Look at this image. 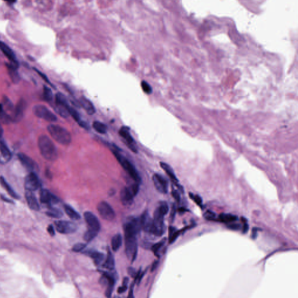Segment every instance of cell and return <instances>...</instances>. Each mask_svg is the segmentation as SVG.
Returning a JSON list of instances; mask_svg holds the SVG:
<instances>
[{"instance_id": "cell-1", "label": "cell", "mask_w": 298, "mask_h": 298, "mask_svg": "<svg viewBox=\"0 0 298 298\" xmlns=\"http://www.w3.org/2000/svg\"><path fill=\"white\" fill-rule=\"evenodd\" d=\"M169 206L166 202H161L155 210L153 218V230L151 234L156 236H161L165 231L164 216L168 214Z\"/></svg>"}, {"instance_id": "cell-2", "label": "cell", "mask_w": 298, "mask_h": 298, "mask_svg": "<svg viewBox=\"0 0 298 298\" xmlns=\"http://www.w3.org/2000/svg\"><path fill=\"white\" fill-rule=\"evenodd\" d=\"M39 150L44 159L50 161H55L58 157L57 150L52 140L48 136L42 135L38 140Z\"/></svg>"}, {"instance_id": "cell-3", "label": "cell", "mask_w": 298, "mask_h": 298, "mask_svg": "<svg viewBox=\"0 0 298 298\" xmlns=\"http://www.w3.org/2000/svg\"><path fill=\"white\" fill-rule=\"evenodd\" d=\"M111 151L116 157L118 163L120 164L122 167L125 169V171L129 174L130 177L134 180L135 182L140 183L141 182L140 177L133 164L125 156L121 153L118 149H117L116 147H114V146H113V148L111 149Z\"/></svg>"}, {"instance_id": "cell-4", "label": "cell", "mask_w": 298, "mask_h": 298, "mask_svg": "<svg viewBox=\"0 0 298 298\" xmlns=\"http://www.w3.org/2000/svg\"><path fill=\"white\" fill-rule=\"evenodd\" d=\"M48 132L54 139L62 145H68L72 141V137L69 131L59 125H48Z\"/></svg>"}, {"instance_id": "cell-5", "label": "cell", "mask_w": 298, "mask_h": 298, "mask_svg": "<svg viewBox=\"0 0 298 298\" xmlns=\"http://www.w3.org/2000/svg\"><path fill=\"white\" fill-rule=\"evenodd\" d=\"M125 233V253L128 258L132 262L135 260L138 253V243L136 239V235Z\"/></svg>"}, {"instance_id": "cell-6", "label": "cell", "mask_w": 298, "mask_h": 298, "mask_svg": "<svg viewBox=\"0 0 298 298\" xmlns=\"http://www.w3.org/2000/svg\"><path fill=\"white\" fill-rule=\"evenodd\" d=\"M34 114L37 117L48 122H55L57 120L56 116L44 105H36L34 107Z\"/></svg>"}, {"instance_id": "cell-7", "label": "cell", "mask_w": 298, "mask_h": 298, "mask_svg": "<svg viewBox=\"0 0 298 298\" xmlns=\"http://www.w3.org/2000/svg\"><path fill=\"white\" fill-rule=\"evenodd\" d=\"M97 210L101 218L107 221H112L116 217V213L114 209L107 202H100L97 204Z\"/></svg>"}, {"instance_id": "cell-8", "label": "cell", "mask_w": 298, "mask_h": 298, "mask_svg": "<svg viewBox=\"0 0 298 298\" xmlns=\"http://www.w3.org/2000/svg\"><path fill=\"white\" fill-rule=\"evenodd\" d=\"M119 134L124 139V143L128 147H129L132 152L135 153H138V146L130 133L129 128L127 126H122L119 130Z\"/></svg>"}, {"instance_id": "cell-9", "label": "cell", "mask_w": 298, "mask_h": 298, "mask_svg": "<svg viewBox=\"0 0 298 298\" xmlns=\"http://www.w3.org/2000/svg\"><path fill=\"white\" fill-rule=\"evenodd\" d=\"M56 230L62 234H69L76 232L77 229V225L73 222L68 221H57L54 223Z\"/></svg>"}, {"instance_id": "cell-10", "label": "cell", "mask_w": 298, "mask_h": 298, "mask_svg": "<svg viewBox=\"0 0 298 298\" xmlns=\"http://www.w3.org/2000/svg\"><path fill=\"white\" fill-rule=\"evenodd\" d=\"M41 186V183L37 175L34 172H30L24 181V187L28 191L33 192Z\"/></svg>"}, {"instance_id": "cell-11", "label": "cell", "mask_w": 298, "mask_h": 298, "mask_svg": "<svg viewBox=\"0 0 298 298\" xmlns=\"http://www.w3.org/2000/svg\"><path fill=\"white\" fill-rule=\"evenodd\" d=\"M84 219L88 226V230L95 231L99 233L100 230V223L99 219L93 213L86 212L84 213Z\"/></svg>"}, {"instance_id": "cell-12", "label": "cell", "mask_w": 298, "mask_h": 298, "mask_svg": "<svg viewBox=\"0 0 298 298\" xmlns=\"http://www.w3.org/2000/svg\"><path fill=\"white\" fill-rule=\"evenodd\" d=\"M154 186L159 192L166 194L168 192L169 183L166 178L159 173H155L153 176Z\"/></svg>"}, {"instance_id": "cell-13", "label": "cell", "mask_w": 298, "mask_h": 298, "mask_svg": "<svg viewBox=\"0 0 298 298\" xmlns=\"http://www.w3.org/2000/svg\"><path fill=\"white\" fill-rule=\"evenodd\" d=\"M40 200L42 203L46 204L50 207H52L53 205L57 204L59 201L58 197L47 189H42L40 193Z\"/></svg>"}, {"instance_id": "cell-14", "label": "cell", "mask_w": 298, "mask_h": 298, "mask_svg": "<svg viewBox=\"0 0 298 298\" xmlns=\"http://www.w3.org/2000/svg\"><path fill=\"white\" fill-rule=\"evenodd\" d=\"M135 197V196L129 186L123 188L121 191V201L124 206H128L131 205Z\"/></svg>"}, {"instance_id": "cell-15", "label": "cell", "mask_w": 298, "mask_h": 298, "mask_svg": "<svg viewBox=\"0 0 298 298\" xmlns=\"http://www.w3.org/2000/svg\"><path fill=\"white\" fill-rule=\"evenodd\" d=\"M142 230L144 232L151 234L153 230V218L150 217L148 212H144L140 217Z\"/></svg>"}, {"instance_id": "cell-16", "label": "cell", "mask_w": 298, "mask_h": 298, "mask_svg": "<svg viewBox=\"0 0 298 298\" xmlns=\"http://www.w3.org/2000/svg\"><path fill=\"white\" fill-rule=\"evenodd\" d=\"M0 50L5 55V57L12 63V65H13L15 67H18V62L13 50L7 44L2 42H0Z\"/></svg>"}, {"instance_id": "cell-17", "label": "cell", "mask_w": 298, "mask_h": 298, "mask_svg": "<svg viewBox=\"0 0 298 298\" xmlns=\"http://www.w3.org/2000/svg\"><path fill=\"white\" fill-rule=\"evenodd\" d=\"M160 167L163 169L164 171L169 175V177L171 179V181L175 184V185L178 187V189L183 192V189L182 187L179 185L178 178L176 177L175 173L173 171V169L171 168V167L168 164L164 163V162L160 163Z\"/></svg>"}, {"instance_id": "cell-18", "label": "cell", "mask_w": 298, "mask_h": 298, "mask_svg": "<svg viewBox=\"0 0 298 298\" xmlns=\"http://www.w3.org/2000/svg\"><path fill=\"white\" fill-rule=\"evenodd\" d=\"M26 107V102L24 100H20L15 108L12 120L14 121H19L22 118Z\"/></svg>"}, {"instance_id": "cell-19", "label": "cell", "mask_w": 298, "mask_h": 298, "mask_svg": "<svg viewBox=\"0 0 298 298\" xmlns=\"http://www.w3.org/2000/svg\"><path fill=\"white\" fill-rule=\"evenodd\" d=\"M18 159H20V163L24 167H25L28 170L33 172V171L36 168V165L32 159H30L28 156L23 153L18 154Z\"/></svg>"}, {"instance_id": "cell-20", "label": "cell", "mask_w": 298, "mask_h": 298, "mask_svg": "<svg viewBox=\"0 0 298 298\" xmlns=\"http://www.w3.org/2000/svg\"><path fill=\"white\" fill-rule=\"evenodd\" d=\"M25 197L28 206L32 210L35 211L39 210L40 209L39 203L33 192L27 191L25 194Z\"/></svg>"}, {"instance_id": "cell-21", "label": "cell", "mask_w": 298, "mask_h": 298, "mask_svg": "<svg viewBox=\"0 0 298 298\" xmlns=\"http://www.w3.org/2000/svg\"><path fill=\"white\" fill-rule=\"evenodd\" d=\"M79 103L89 115H93L96 112V109L93 104L85 97H81L80 98Z\"/></svg>"}, {"instance_id": "cell-22", "label": "cell", "mask_w": 298, "mask_h": 298, "mask_svg": "<svg viewBox=\"0 0 298 298\" xmlns=\"http://www.w3.org/2000/svg\"><path fill=\"white\" fill-rule=\"evenodd\" d=\"M85 253L91 257L94 260V263L97 265H99L101 264L105 258V256L103 253L97 252L96 250H87L85 252Z\"/></svg>"}, {"instance_id": "cell-23", "label": "cell", "mask_w": 298, "mask_h": 298, "mask_svg": "<svg viewBox=\"0 0 298 298\" xmlns=\"http://www.w3.org/2000/svg\"><path fill=\"white\" fill-rule=\"evenodd\" d=\"M0 153L1 157L4 161H8L11 159V152L8 146L3 142H0Z\"/></svg>"}, {"instance_id": "cell-24", "label": "cell", "mask_w": 298, "mask_h": 298, "mask_svg": "<svg viewBox=\"0 0 298 298\" xmlns=\"http://www.w3.org/2000/svg\"><path fill=\"white\" fill-rule=\"evenodd\" d=\"M64 208L65 212L70 218L73 220H79L81 219V215L72 206L69 204H64Z\"/></svg>"}, {"instance_id": "cell-25", "label": "cell", "mask_w": 298, "mask_h": 298, "mask_svg": "<svg viewBox=\"0 0 298 298\" xmlns=\"http://www.w3.org/2000/svg\"><path fill=\"white\" fill-rule=\"evenodd\" d=\"M104 267L108 270H113L115 268V260L110 250H108L106 261L104 263Z\"/></svg>"}, {"instance_id": "cell-26", "label": "cell", "mask_w": 298, "mask_h": 298, "mask_svg": "<svg viewBox=\"0 0 298 298\" xmlns=\"http://www.w3.org/2000/svg\"><path fill=\"white\" fill-rule=\"evenodd\" d=\"M7 68L8 71L9 72L10 77L11 78L12 81L14 83H18L20 81V76L18 72L16 70V67H15L12 64H7Z\"/></svg>"}, {"instance_id": "cell-27", "label": "cell", "mask_w": 298, "mask_h": 298, "mask_svg": "<svg viewBox=\"0 0 298 298\" xmlns=\"http://www.w3.org/2000/svg\"><path fill=\"white\" fill-rule=\"evenodd\" d=\"M122 244V236L120 234H116L111 239V247L112 249L114 252H116L120 248Z\"/></svg>"}, {"instance_id": "cell-28", "label": "cell", "mask_w": 298, "mask_h": 298, "mask_svg": "<svg viewBox=\"0 0 298 298\" xmlns=\"http://www.w3.org/2000/svg\"><path fill=\"white\" fill-rule=\"evenodd\" d=\"M55 106H61L67 108L70 107L67 99L61 93H58L55 95Z\"/></svg>"}, {"instance_id": "cell-29", "label": "cell", "mask_w": 298, "mask_h": 298, "mask_svg": "<svg viewBox=\"0 0 298 298\" xmlns=\"http://www.w3.org/2000/svg\"><path fill=\"white\" fill-rule=\"evenodd\" d=\"M0 183L2 186V187L6 190V191L10 194L11 196L14 197L15 199H18L19 196L17 195V193L15 192L12 188H11V186L5 181V179L2 177H0Z\"/></svg>"}, {"instance_id": "cell-30", "label": "cell", "mask_w": 298, "mask_h": 298, "mask_svg": "<svg viewBox=\"0 0 298 298\" xmlns=\"http://www.w3.org/2000/svg\"><path fill=\"white\" fill-rule=\"evenodd\" d=\"M238 219V217L231 214H225V213H222L221 214L217 220L222 222H225V223H228V222H232L234 221H235Z\"/></svg>"}, {"instance_id": "cell-31", "label": "cell", "mask_w": 298, "mask_h": 298, "mask_svg": "<svg viewBox=\"0 0 298 298\" xmlns=\"http://www.w3.org/2000/svg\"><path fill=\"white\" fill-rule=\"evenodd\" d=\"M93 128L98 133L101 134H106L108 129L107 125L99 121H94L93 124Z\"/></svg>"}, {"instance_id": "cell-32", "label": "cell", "mask_w": 298, "mask_h": 298, "mask_svg": "<svg viewBox=\"0 0 298 298\" xmlns=\"http://www.w3.org/2000/svg\"><path fill=\"white\" fill-rule=\"evenodd\" d=\"M46 214L48 216L55 218H59L62 217L63 216V213L61 210L54 208L53 207H50L48 211L46 212Z\"/></svg>"}, {"instance_id": "cell-33", "label": "cell", "mask_w": 298, "mask_h": 298, "mask_svg": "<svg viewBox=\"0 0 298 298\" xmlns=\"http://www.w3.org/2000/svg\"><path fill=\"white\" fill-rule=\"evenodd\" d=\"M181 231H178L173 226H169V242L170 243H173L177 239L178 236L180 234Z\"/></svg>"}, {"instance_id": "cell-34", "label": "cell", "mask_w": 298, "mask_h": 298, "mask_svg": "<svg viewBox=\"0 0 298 298\" xmlns=\"http://www.w3.org/2000/svg\"><path fill=\"white\" fill-rule=\"evenodd\" d=\"M43 97L45 101L50 102L53 100V92L48 87L44 86Z\"/></svg>"}, {"instance_id": "cell-35", "label": "cell", "mask_w": 298, "mask_h": 298, "mask_svg": "<svg viewBox=\"0 0 298 298\" xmlns=\"http://www.w3.org/2000/svg\"><path fill=\"white\" fill-rule=\"evenodd\" d=\"M98 234V232L95 231H91L90 230H87V231L85 232L83 235L84 240L86 242H90L93 240Z\"/></svg>"}, {"instance_id": "cell-36", "label": "cell", "mask_w": 298, "mask_h": 298, "mask_svg": "<svg viewBox=\"0 0 298 298\" xmlns=\"http://www.w3.org/2000/svg\"><path fill=\"white\" fill-rule=\"evenodd\" d=\"M68 112H69V116H72V118L74 119V120L76 122H77L78 124L82 121L81 119L80 115L77 112V111L76 110L75 108L71 107V106L69 107V108L68 109Z\"/></svg>"}, {"instance_id": "cell-37", "label": "cell", "mask_w": 298, "mask_h": 298, "mask_svg": "<svg viewBox=\"0 0 298 298\" xmlns=\"http://www.w3.org/2000/svg\"><path fill=\"white\" fill-rule=\"evenodd\" d=\"M165 241H166V239H163V240L160 241L158 243L154 244V245L152 246L151 248V249L153 250V252H154V253L156 255H157V252H159V250L164 245L165 243Z\"/></svg>"}, {"instance_id": "cell-38", "label": "cell", "mask_w": 298, "mask_h": 298, "mask_svg": "<svg viewBox=\"0 0 298 298\" xmlns=\"http://www.w3.org/2000/svg\"><path fill=\"white\" fill-rule=\"evenodd\" d=\"M204 217L207 220L210 221H215L217 220L216 214L215 213H214L210 210H207V212L205 213Z\"/></svg>"}, {"instance_id": "cell-39", "label": "cell", "mask_w": 298, "mask_h": 298, "mask_svg": "<svg viewBox=\"0 0 298 298\" xmlns=\"http://www.w3.org/2000/svg\"><path fill=\"white\" fill-rule=\"evenodd\" d=\"M141 86L145 93L151 94L152 93V88L147 82L142 81L141 83Z\"/></svg>"}, {"instance_id": "cell-40", "label": "cell", "mask_w": 298, "mask_h": 298, "mask_svg": "<svg viewBox=\"0 0 298 298\" xmlns=\"http://www.w3.org/2000/svg\"><path fill=\"white\" fill-rule=\"evenodd\" d=\"M189 196H190L191 198L193 199V200L199 206L202 207V206H203V200H202L201 197H200L197 195H195L193 194L192 193H190Z\"/></svg>"}, {"instance_id": "cell-41", "label": "cell", "mask_w": 298, "mask_h": 298, "mask_svg": "<svg viewBox=\"0 0 298 298\" xmlns=\"http://www.w3.org/2000/svg\"><path fill=\"white\" fill-rule=\"evenodd\" d=\"M86 244L83 243H78L72 248V250L75 252H80L86 248Z\"/></svg>"}, {"instance_id": "cell-42", "label": "cell", "mask_w": 298, "mask_h": 298, "mask_svg": "<svg viewBox=\"0 0 298 298\" xmlns=\"http://www.w3.org/2000/svg\"><path fill=\"white\" fill-rule=\"evenodd\" d=\"M33 69L34 70V71L36 72L37 73H38V75H39V76H40V77H42V78L43 79L44 81L45 82H46V83H48V84H50V85H51L52 86H53L52 83H51V82H50V81L48 80V77H47V76H46V75L44 73H42V72H40V71H39V69H36V68H34Z\"/></svg>"}, {"instance_id": "cell-43", "label": "cell", "mask_w": 298, "mask_h": 298, "mask_svg": "<svg viewBox=\"0 0 298 298\" xmlns=\"http://www.w3.org/2000/svg\"><path fill=\"white\" fill-rule=\"evenodd\" d=\"M176 213H177V207H176L175 204H173L172 205L171 210V213H170V220H171V221L172 222H173L174 219H175Z\"/></svg>"}, {"instance_id": "cell-44", "label": "cell", "mask_w": 298, "mask_h": 298, "mask_svg": "<svg viewBox=\"0 0 298 298\" xmlns=\"http://www.w3.org/2000/svg\"><path fill=\"white\" fill-rule=\"evenodd\" d=\"M144 273H142V272L141 271V270H139V271L138 272V273H137L136 276L135 277V283H136V284H139L140 281H141V280H142V277H143V275H144Z\"/></svg>"}, {"instance_id": "cell-45", "label": "cell", "mask_w": 298, "mask_h": 298, "mask_svg": "<svg viewBox=\"0 0 298 298\" xmlns=\"http://www.w3.org/2000/svg\"><path fill=\"white\" fill-rule=\"evenodd\" d=\"M114 285H110L108 287H107V289L106 291V296L107 298H110L111 295L112 293V291L114 288Z\"/></svg>"}, {"instance_id": "cell-46", "label": "cell", "mask_w": 298, "mask_h": 298, "mask_svg": "<svg viewBox=\"0 0 298 298\" xmlns=\"http://www.w3.org/2000/svg\"><path fill=\"white\" fill-rule=\"evenodd\" d=\"M172 195H173V198L175 199V200H176L177 202H180V200H181V196H180V195H179V193L178 192V191H177V190L173 189V191H172Z\"/></svg>"}, {"instance_id": "cell-47", "label": "cell", "mask_w": 298, "mask_h": 298, "mask_svg": "<svg viewBox=\"0 0 298 298\" xmlns=\"http://www.w3.org/2000/svg\"><path fill=\"white\" fill-rule=\"evenodd\" d=\"M227 227L232 230H238L240 229L241 226L239 224H231L228 225Z\"/></svg>"}, {"instance_id": "cell-48", "label": "cell", "mask_w": 298, "mask_h": 298, "mask_svg": "<svg viewBox=\"0 0 298 298\" xmlns=\"http://www.w3.org/2000/svg\"><path fill=\"white\" fill-rule=\"evenodd\" d=\"M128 273H129V274L132 277H135H135L136 276V275H137V273H138L136 272V270H135V269H134V268H132V267L128 268Z\"/></svg>"}, {"instance_id": "cell-49", "label": "cell", "mask_w": 298, "mask_h": 298, "mask_svg": "<svg viewBox=\"0 0 298 298\" xmlns=\"http://www.w3.org/2000/svg\"><path fill=\"white\" fill-rule=\"evenodd\" d=\"M79 125H80L81 127H82L83 128L85 129H89V125L86 122H85L83 121H81L79 124Z\"/></svg>"}, {"instance_id": "cell-50", "label": "cell", "mask_w": 298, "mask_h": 298, "mask_svg": "<svg viewBox=\"0 0 298 298\" xmlns=\"http://www.w3.org/2000/svg\"><path fill=\"white\" fill-rule=\"evenodd\" d=\"M260 230L259 228H253V230H252V237L253 239H255L257 237V232L258 231Z\"/></svg>"}, {"instance_id": "cell-51", "label": "cell", "mask_w": 298, "mask_h": 298, "mask_svg": "<svg viewBox=\"0 0 298 298\" xmlns=\"http://www.w3.org/2000/svg\"><path fill=\"white\" fill-rule=\"evenodd\" d=\"M47 231H48V233L50 234V235L51 236H54L55 235V230H54V226L51 225L49 226L47 228Z\"/></svg>"}, {"instance_id": "cell-52", "label": "cell", "mask_w": 298, "mask_h": 298, "mask_svg": "<svg viewBox=\"0 0 298 298\" xmlns=\"http://www.w3.org/2000/svg\"><path fill=\"white\" fill-rule=\"evenodd\" d=\"M127 286L126 285H122V287H120V288H118V292L119 293H122L123 292H125L126 290H127Z\"/></svg>"}, {"instance_id": "cell-53", "label": "cell", "mask_w": 298, "mask_h": 298, "mask_svg": "<svg viewBox=\"0 0 298 298\" xmlns=\"http://www.w3.org/2000/svg\"><path fill=\"white\" fill-rule=\"evenodd\" d=\"M249 225L246 223V222H245V224H243V226L242 227V232L243 234H246L248 230H249Z\"/></svg>"}, {"instance_id": "cell-54", "label": "cell", "mask_w": 298, "mask_h": 298, "mask_svg": "<svg viewBox=\"0 0 298 298\" xmlns=\"http://www.w3.org/2000/svg\"><path fill=\"white\" fill-rule=\"evenodd\" d=\"M133 286H134V285H132L131 287H130V289L128 298H134V289H133V288H132Z\"/></svg>"}, {"instance_id": "cell-55", "label": "cell", "mask_w": 298, "mask_h": 298, "mask_svg": "<svg viewBox=\"0 0 298 298\" xmlns=\"http://www.w3.org/2000/svg\"><path fill=\"white\" fill-rule=\"evenodd\" d=\"M159 265V261H155L153 265H151V271H154L157 267V265Z\"/></svg>"}, {"instance_id": "cell-56", "label": "cell", "mask_w": 298, "mask_h": 298, "mask_svg": "<svg viewBox=\"0 0 298 298\" xmlns=\"http://www.w3.org/2000/svg\"><path fill=\"white\" fill-rule=\"evenodd\" d=\"M128 282H129V279L127 277H125L123 280V285L127 286V284L128 283Z\"/></svg>"}, {"instance_id": "cell-57", "label": "cell", "mask_w": 298, "mask_h": 298, "mask_svg": "<svg viewBox=\"0 0 298 298\" xmlns=\"http://www.w3.org/2000/svg\"><path fill=\"white\" fill-rule=\"evenodd\" d=\"M2 135H3V129H2V126L0 125V139L2 136Z\"/></svg>"}, {"instance_id": "cell-58", "label": "cell", "mask_w": 298, "mask_h": 298, "mask_svg": "<svg viewBox=\"0 0 298 298\" xmlns=\"http://www.w3.org/2000/svg\"><path fill=\"white\" fill-rule=\"evenodd\" d=\"M2 112H3V110H2V104H0V116H1V115H2Z\"/></svg>"}, {"instance_id": "cell-59", "label": "cell", "mask_w": 298, "mask_h": 298, "mask_svg": "<svg viewBox=\"0 0 298 298\" xmlns=\"http://www.w3.org/2000/svg\"><path fill=\"white\" fill-rule=\"evenodd\" d=\"M114 298H119V297H118V296H116V297H114Z\"/></svg>"}]
</instances>
